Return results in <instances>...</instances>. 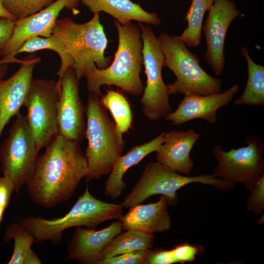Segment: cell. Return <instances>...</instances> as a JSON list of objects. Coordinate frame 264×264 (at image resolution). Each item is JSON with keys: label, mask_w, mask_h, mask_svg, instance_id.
Listing matches in <instances>:
<instances>
[{"label": "cell", "mask_w": 264, "mask_h": 264, "mask_svg": "<svg viewBox=\"0 0 264 264\" xmlns=\"http://www.w3.org/2000/svg\"><path fill=\"white\" fill-rule=\"evenodd\" d=\"M88 171L80 143L58 134L38 156L27 189L37 205L52 208L72 198Z\"/></svg>", "instance_id": "cell-1"}, {"label": "cell", "mask_w": 264, "mask_h": 264, "mask_svg": "<svg viewBox=\"0 0 264 264\" xmlns=\"http://www.w3.org/2000/svg\"><path fill=\"white\" fill-rule=\"evenodd\" d=\"M118 44L112 63L104 69H93L86 77L89 93L102 96L104 85L115 86L133 96L143 93L140 78L143 60L141 29L132 22L122 24L114 20Z\"/></svg>", "instance_id": "cell-2"}, {"label": "cell", "mask_w": 264, "mask_h": 264, "mask_svg": "<svg viewBox=\"0 0 264 264\" xmlns=\"http://www.w3.org/2000/svg\"><path fill=\"white\" fill-rule=\"evenodd\" d=\"M100 97L89 93L85 106L86 137L88 139L85 153L88 165L85 176L87 181L98 179L109 174L125 149L123 134L109 116Z\"/></svg>", "instance_id": "cell-3"}, {"label": "cell", "mask_w": 264, "mask_h": 264, "mask_svg": "<svg viewBox=\"0 0 264 264\" xmlns=\"http://www.w3.org/2000/svg\"><path fill=\"white\" fill-rule=\"evenodd\" d=\"M52 34L64 44L78 81L93 69H104L110 65L111 57L105 55L108 40L99 13L94 14L84 23H77L68 17L57 19Z\"/></svg>", "instance_id": "cell-4"}, {"label": "cell", "mask_w": 264, "mask_h": 264, "mask_svg": "<svg viewBox=\"0 0 264 264\" xmlns=\"http://www.w3.org/2000/svg\"><path fill=\"white\" fill-rule=\"evenodd\" d=\"M121 203H108L99 200L89 192L87 185L68 212L56 219H47L40 216L19 218L33 234L35 242L50 241L57 244L62 241L63 232L72 227L95 229L100 223L111 220H119L123 216Z\"/></svg>", "instance_id": "cell-5"}, {"label": "cell", "mask_w": 264, "mask_h": 264, "mask_svg": "<svg viewBox=\"0 0 264 264\" xmlns=\"http://www.w3.org/2000/svg\"><path fill=\"white\" fill-rule=\"evenodd\" d=\"M158 37L164 56V66L176 78L167 85L170 95H209L221 92V80L204 70L197 55L190 51L183 40L166 33Z\"/></svg>", "instance_id": "cell-6"}, {"label": "cell", "mask_w": 264, "mask_h": 264, "mask_svg": "<svg viewBox=\"0 0 264 264\" xmlns=\"http://www.w3.org/2000/svg\"><path fill=\"white\" fill-rule=\"evenodd\" d=\"M201 183L212 185L225 192L232 190L235 184L222 180L212 175L190 176L173 171L158 162H150L131 191L121 203L123 208H130L141 203L151 196L160 195L166 197L168 204L174 205L177 191L186 185Z\"/></svg>", "instance_id": "cell-7"}, {"label": "cell", "mask_w": 264, "mask_h": 264, "mask_svg": "<svg viewBox=\"0 0 264 264\" xmlns=\"http://www.w3.org/2000/svg\"><path fill=\"white\" fill-rule=\"evenodd\" d=\"M143 43L142 56L146 85L140 100L142 111L149 120L157 121L172 112L167 85L163 80L164 56L158 37L149 25L138 22Z\"/></svg>", "instance_id": "cell-8"}, {"label": "cell", "mask_w": 264, "mask_h": 264, "mask_svg": "<svg viewBox=\"0 0 264 264\" xmlns=\"http://www.w3.org/2000/svg\"><path fill=\"white\" fill-rule=\"evenodd\" d=\"M0 146V170L10 179L18 194L26 184L38 156L26 116L19 113Z\"/></svg>", "instance_id": "cell-9"}, {"label": "cell", "mask_w": 264, "mask_h": 264, "mask_svg": "<svg viewBox=\"0 0 264 264\" xmlns=\"http://www.w3.org/2000/svg\"><path fill=\"white\" fill-rule=\"evenodd\" d=\"M61 92V86L54 79H35L31 83L24 106L38 153L59 134L57 104Z\"/></svg>", "instance_id": "cell-10"}, {"label": "cell", "mask_w": 264, "mask_h": 264, "mask_svg": "<svg viewBox=\"0 0 264 264\" xmlns=\"http://www.w3.org/2000/svg\"><path fill=\"white\" fill-rule=\"evenodd\" d=\"M246 142L247 146L227 152L220 144L215 146L213 152L217 165L212 175L225 181L241 183L251 192L264 176V144L254 135L247 136Z\"/></svg>", "instance_id": "cell-11"}, {"label": "cell", "mask_w": 264, "mask_h": 264, "mask_svg": "<svg viewBox=\"0 0 264 264\" xmlns=\"http://www.w3.org/2000/svg\"><path fill=\"white\" fill-rule=\"evenodd\" d=\"M80 0H56L38 12L17 20L12 37L0 51L2 57L0 62L6 64L22 63L23 60L15 56L22 44L34 37L50 36L60 12L65 8L75 10Z\"/></svg>", "instance_id": "cell-12"}, {"label": "cell", "mask_w": 264, "mask_h": 264, "mask_svg": "<svg viewBox=\"0 0 264 264\" xmlns=\"http://www.w3.org/2000/svg\"><path fill=\"white\" fill-rule=\"evenodd\" d=\"M241 13L232 0H214L202 29L204 32L206 62L216 75L222 74L225 66L224 41L232 22Z\"/></svg>", "instance_id": "cell-13"}, {"label": "cell", "mask_w": 264, "mask_h": 264, "mask_svg": "<svg viewBox=\"0 0 264 264\" xmlns=\"http://www.w3.org/2000/svg\"><path fill=\"white\" fill-rule=\"evenodd\" d=\"M79 81L69 67L61 81V92L57 104L59 134L81 143L86 137L85 107L79 96Z\"/></svg>", "instance_id": "cell-14"}, {"label": "cell", "mask_w": 264, "mask_h": 264, "mask_svg": "<svg viewBox=\"0 0 264 264\" xmlns=\"http://www.w3.org/2000/svg\"><path fill=\"white\" fill-rule=\"evenodd\" d=\"M28 57L10 77L0 79V139L5 127L24 106L34 68L41 61L33 55Z\"/></svg>", "instance_id": "cell-15"}, {"label": "cell", "mask_w": 264, "mask_h": 264, "mask_svg": "<svg viewBox=\"0 0 264 264\" xmlns=\"http://www.w3.org/2000/svg\"><path fill=\"white\" fill-rule=\"evenodd\" d=\"M239 91V86L234 84L217 94L184 95L177 109L164 118L172 125H180L195 119H202L214 124L217 120V110L227 105Z\"/></svg>", "instance_id": "cell-16"}, {"label": "cell", "mask_w": 264, "mask_h": 264, "mask_svg": "<svg viewBox=\"0 0 264 264\" xmlns=\"http://www.w3.org/2000/svg\"><path fill=\"white\" fill-rule=\"evenodd\" d=\"M122 230L120 220L100 230L75 227L73 235L68 243L67 259L81 264H97L103 249Z\"/></svg>", "instance_id": "cell-17"}, {"label": "cell", "mask_w": 264, "mask_h": 264, "mask_svg": "<svg viewBox=\"0 0 264 264\" xmlns=\"http://www.w3.org/2000/svg\"><path fill=\"white\" fill-rule=\"evenodd\" d=\"M200 134L193 128L165 132L162 144L155 152L157 162L176 172L190 176L194 166L190 152Z\"/></svg>", "instance_id": "cell-18"}, {"label": "cell", "mask_w": 264, "mask_h": 264, "mask_svg": "<svg viewBox=\"0 0 264 264\" xmlns=\"http://www.w3.org/2000/svg\"><path fill=\"white\" fill-rule=\"evenodd\" d=\"M167 204L166 197L161 196L157 202L133 205L119 219L122 230H135L151 234L169 230L172 222Z\"/></svg>", "instance_id": "cell-19"}, {"label": "cell", "mask_w": 264, "mask_h": 264, "mask_svg": "<svg viewBox=\"0 0 264 264\" xmlns=\"http://www.w3.org/2000/svg\"><path fill=\"white\" fill-rule=\"evenodd\" d=\"M165 132L148 142L133 147L119 157L106 181L104 191L106 196L115 200L122 195L126 188L123 180L126 172L146 156L157 150L163 142Z\"/></svg>", "instance_id": "cell-20"}, {"label": "cell", "mask_w": 264, "mask_h": 264, "mask_svg": "<svg viewBox=\"0 0 264 264\" xmlns=\"http://www.w3.org/2000/svg\"><path fill=\"white\" fill-rule=\"evenodd\" d=\"M80 2L93 14L105 12L122 24L132 21L154 25L161 22L156 12H148L131 0H80Z\"/></svg>", "instance_id": "cell-21"}, {"label": "cell", "mask_w": 264, "mask_h": 264, "mask_svg": "<svg viewBox=\"0 0 264 264\" xmlns=\"http://www.w3.org/2000/svg\"><path fill=\"white\" fill-rule=\"evenodd\" d=\"M154 243L153 234L128 230L120 233L105 247L100 253L98 262L110 257L137 250L152 249Z\"/></svg>", "instance_id": "cell-22"}, {"label": "cell", "mask_w": 264, "mask_h": 264, "mask_svg": "<svg viewBox=\"0 0 264 264\" xmlns=\"http://www.w3.org/2000/svg\"><path fill=\"white\" fill-rule=\"evenodd\" d=\"M241 51L247 62L248 78L243 92L234 104L264 107V66L252 60L246 47L242 46Z\"/></svg>", "instance_id": "cell-23"}, {"label": "cell", "mask_w": 264, "mask_h": 264, "mask_svg": "<svg viewBox=\"0 0 264 264\" xmlns=\"http://www.w3.org/2000/svg\"><path fill=\"white\" fill-rule=\"evenodd\" d=\"M43 49H49L58 54L61 60V66L56 75L58 76V82L61 86V81L66 70L72 68L73 62L66 51L63 42L56 36L52 34L48 37L36 36L26 40L17 52V55L22 53H33Z\"/></svg>", "instance_id": "cell-24"}, {"label": "cell", "mask_w": 264, "mask_h": 264, "mask_svg": "<svg viewBox=\"0 0 264 264\" xmlns=\"http://www.w3.org/2000/svg\"><path fill=\"white\" fill-rule=\"evenodd\" d=\"M14 241V248L8 264H23L26 258L33 251L32 245L35 239L32 232L22 223L17 220L6 228L3 237L5 242Z\"/></svg>", "instance_id": "cell-25"}, {"label": "cell", "mask_w": 264, "mask_h": 264, "mask_svg": "<svg viewBox=\"0 0 264 264\" xmlns=\"http://www.w3.org/2000/svg\"><path fill=\"white\" fill-rule=\"evenodd\" d=\"M214 0H192L184 21L187 27L178 37L190 47H198L200 44L204 15L211 8Z\"/></svg>", "instance_id": "cell-26"}, {"label": "cell", "mask_w": 264, "mask_h": 264, "mask_svg": "<svg viewBox=\"0 0 264 264\" xmlns=\"http://www.w3.org/2000/svg\"><path fill=\"white\" fill-rule=\"evenodd\" d=\"M100 99L103 106L111 113L120 132L122 134L129 132L132 127L133 116L125 96L118 91L108 89Z\"/></svg>", "instance_id": "cell-27"}, {"label": "cell", "mask_w": 264, "mask_h": 264, "mask_svg": "<svg viewBox=\"0 0 264 264\" xmlns=\"http://www.w3.org/2000/svg\"><path fill=\"white\" fill-rule=\"evenodd\" d=\"M203 247L199 245L184 243L170 250L154 249L151 259L154 264H172L194 261L196 257L203 253Z\"/></svg>", "instance_id": "cell-28"}, {"label": "cell", "mask_w": 264, "mask_h": 264, "mask_svg": "<svg viewBox=\"0 0 264 264\" xmlns=\"http://www.w3.org/2000/svg\"><path fill=\"white\" fill-rule=\"evenodd\" d=\"M56 0H3L6 10L17 20L34 14Z\"/></svg>", "instance_id": "cell-29"}, {"label": "cell", "mask_w": 264, "mask_h": 264, "mask_svg": "<svg viewBox=\"0 0 264 264\" xmlns=\"http://www.w3.org/2000/svg\"><path fill=\"white\" fill-rule=\"evenodd\" d=\"M151 250H137L116 255L100 261L97 264H147V257Z\"/></svg>", "instance_id": "cell-30"}, {"label": "cell", "mask_w": 264, "mask_h": 264, "mask_svg": "<svg viewBox=\"0 0 264 264\" xmlns=\"http://www.w3.org/2000/svg\"><path fill=\"white\" fill-rule=\"evenodd\" d=\"M264 176L256 183L247 200L246 208L256 215L261 214L264 208Z\"/></svg>", "instance_id": "cell-31"}, {"label": "cell", "mask_w": 264, "mask_h": 264, "mask_svg": "<svg viewBox=\"0 0 264 264\" xmlns=\"http://www.w3.org/2000/svg\"><path fill=\"white\" fill-rule=\"evenodd\" d=\"M15 187L12 180L2 176L0 177V228L4 212L9 204Z\"/></svg>", "instance_id": "cell-32"}, {"label": "cell", "mask_w": 264, "mask_h": 264, "mask_svg": "<svg viewBox=\"0 0 264 264\" xmlns=\"http://www.w3.org/2000/svg\"><path fill=\"white\" fill-rule=\"evenodd\" d=\"M16 21L0 17V51L4 47L12 37Z\"/></svg>", "instance_id": "cell-33"}, {"label": "cell", "mask_w": 264, "mask_h": 264, "mask_svg": "<svg viewBox=\"0 0 264 264\" xmlns=\"http://www.w3.org/2000/svg\"><path fill=\"white\" fill-rule=\"evenodd\" d=\"M0 17L6 18L13 21H17L16 18L8 12L5 8L3 0H0Z\"/></svg>", "instance_id": "cell-34"}, {"label": "cell", "mask_w": 264, "mask_h": 264, "mask_svg": "<svg viewBox=\"0 0 264 264\" xmlns=\"http://www.w3.org/2000/svg\"><path fill=\"white\" fill-rule=\"evenodd\" d=\"M8 70V66L6 64H2L0 62V79L6 74Z\"/></svg>", "instance_id": "cell-35"}]
</instances>
